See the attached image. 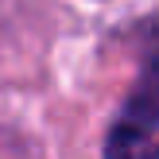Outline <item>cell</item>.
Here are the masks:
<instances>
[{
  "label": "cell",
  "mask_w": 159,
  "mask_h": 159,
  "mask_svg": "<svg viewBox=\"0 0 159 159\" xmlns=\"http://www.w3.org/2000/svg\"><path fill=\"white\" fill-rule=\"evenodd\" d=\"M124 120L144 124V128H159V54H152V62L144 66L136 89L128 97V109H124Z\"/></svg>",
  "instance_id": "1"
},
{
  "label": "cell",
  "mask_w": 159,
  "mask_h": 159,
  "mask_svg": "<svg viewBox=\"0 0 159 159\" xmlns=\"http://www.w3.org/2000/svg\"><path fill=\"white\" fill-rule=\"evenodd\" d=\"M105 152L109 155H120V159H128V155H148V159H159V144L152 140V128H144V124H132V120H120L113 128V136H109V144H105Z\"/></svg>",
  "instance_id": "2"
}]
</instances>
